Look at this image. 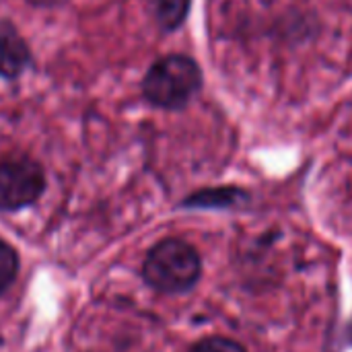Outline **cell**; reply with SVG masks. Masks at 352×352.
Instances as JSON below:
<instances>
[{
    "mask_svg": "<svg viewBox=\"0 0 352 352\" xmlns=\"http://www.w3.org/2000/svg\"><path fill=\"white\" fill-rule=\"evenodd\" d=\"M29 2L37 6H56V4H62L64 0H29Z\"/></svg>",
    "mask_w": 352,
    "mask_h": 352,
    "instance_id": "9c48e42d",
    "label": "cell"
},
{
    "mask_svg": "<svg viewBox=\"0 0 352 352\" xmlns=\"http://www.w3.org/2000/svg\"><path fill=\"white\" fill-rule=\"evenodd\" d=\"M245 194L237 188H217V190H204L186 200V206L196 208H227L237 204Z\"/></svg>",
    "mask_w": 352,
    "mask_h": 352,
    "instance_id": "5b68a950",
    "label": "cell"
},
{
    "mask_svg": "<svg viewBox=\"0 0 352 352\" xmlns=\"http://www.w3.org/2000/svg\"><path fill=\"white\" fill-rule=\"evenodd\" d=\"M190 352H248L239 342L231 340V338H206L202 342H198Z\"/></svg>",
    "mask_w": 352,
    "mask_h": 352,
    "instance_id": "ba28073f",
    "label": "cell"
},
{
    "mask_svg": "<svg viewBox=\"0 0 352 352\" xmlns=\"http://www.w3.org/2000/svg\"><path fill=\"white\" fill-rule=\"evenodd\" d=\"M31 64V52L21 33L6 21H0V76L16 78Z\"/></svg>",
    "mask_w": 352,
    "mask_h": 352,
    "instance_id": "277c9868",
    "label": "cell"
},
{
    "mask_svg": "<svg viewBox=\"0 0 352 352\" xmlns=\"http://www.w3.org/2000/svg\"><path fill=\"white\" fill-rule=\"evenodd\" d=\"M45 190L43 169L29 159L0 163V210L12 212L31 206Z\"/></svg>",
    "mask_w": 352,
    "mask_h": 352,
    "instance_id": "3957f363",
    "label": "cell"
},
{
    "mask_svg": "<svg viewBox=\"0 0 352 352\" xmlns=\"http://www.w3.org/2000/svg\"><path fill=\"white\" fill-rule=\"evenodd\" d=\"M202 274L198 252L182 239H163L146 256L142 266L144 280L161 293L190 291Z\"/></svg>",
    "mask_w": 352,
    "mask_h": 352,
    "instance_id": "7a4b0ae2",
    "label": "cell"
},
{
    "mask_svg": "<svg viewBox=\"0 0 352 352\" xmlns=\"http://www.w3.org/2000/svg\"><path fill=\"white\" fill-rule=\"evenodd\" d=\"M202 87L200 66L184 54H171L157 60L144 80L142 93L148 103L163 109H182Z\"/></svg>",
    "mask_w": 352,
    "mask_h": 352,
    "instance_id": "6da1fadb",
    "label": "cell"
},
{
    "mask_svg": "<svg viewBox=\"0 0 352 352\" xmlns=\"http://www.w3.org/2000/svg\"><path fill=\"white\" fill-rule=\"evenodd\" d=\"M192 0H155V14L157 23L163 31H173L177 29L188 12H190Z\"/></svg>",
    "mask_w": 352,
    "mask_h": 352,
    "instance_id": "8992f818",
    "label": "cell"
},
{
    "mask_svg": "<svg viewBox=\"0 0 352 352\" xmlns=\"http://www.w3.org/2000/svg\"><path fill=\"white\" fill-rule=\"evenodd\" d=\"M16 270H19L16 252L6 241L0 239V293H4L12 285V280L16 276Z\"/></svg>",
    "mask_w": 352,
    "mask_h": 352,
    "instance_id": "52a82bcc",
    "label": "cell"
}]
</instances>
